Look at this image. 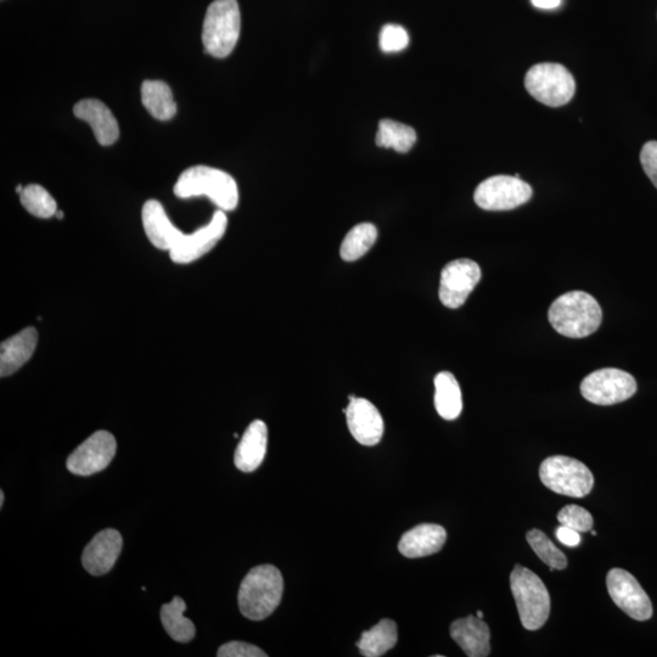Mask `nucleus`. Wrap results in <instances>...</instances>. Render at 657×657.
<instances>
[{"label": "nucleus", "instance_id": "aec40b11", "mask_svg": "<svg viewBox=\"0 0 657 657\" xmlns=\"http://www.w3.org/2000/svg\"><path fill=\"white\" fill-rule=\"evenodd\" d=\"M38 344V331L26 328L19 334L11 336L0 346V376L7 378L30 361Z\"/></svg>", "mask_w": 657, "mask_h": 657}, {"label": "nucleus", "instance_id": "393cba45", "mask_svg": "<svg viewBox=\"0 0 657 657\" xmlns=\"http://www.w3.org/2000/svg\"><path fill=\"white\" fill-rule=\"evenodd\" d=\"M380 148L393 149L406 154L417 143V133L412 127L392 120H381L375 139Z\"/></svg>", "mask_w": 657, "mask_h": 657}, {"label": "nucleus", "instance_id": "1a4fd4ad", "mask_svg": "<svg viewBox=\"0 0 657 657\" xmlns=\"http://www.w3.org/2000/svg\"><path fill=\"white\" fill-rule=\"evenodd\" d=\"M637 392L631 374L615 368L597 370L582 381L581 393L587 401L599 406H611L630 400Z\"/></svg>", "mask_w": 657, "mask_h": 657}, {"label": "nucleus", "instance_id": "72a5a7b5", "mask_svg": "<svg viewBox=\"0 0 657 657\" xmlns=\"http://www.w3.org/2000/svg\"><path fill=\"white\" fill-rule=\"evenodd\" d=\"M533 7L544 10H552L560 7L561 0H531Z\"/></svg>", "mask_w": 657, "mask_h": 657}, {"label": "nucleus", "instance_id": "e433bc0d", "mask_svg": "<svg viewBox=\"0 0 657 657\" xmlns=\"http://www.w3.org/2000/svg\"><path fill=\"white\" fill-rule=\"evenodd\" d=\"M22 190H24V188H22V185H18V187H16V193L21 194Z\"/></svg>", "mask_w": 657, "mask_h": 657}, {"label": "nucleus", "instance_id": "9d476101", "mask_svg": "<svg viewBox=\"0 0 657 657\" xmlns=\"http://www.w3.org/2000/svg\"><path fill=\"white\" fill-rule=\"evenodd\" d=\"M532 188L520 178L494 176L476 188V205L486 211H509L526 204L532 198Z\"/></svg>", "mask_w": 657, "mask_h": 657}, {"label": "nucleus", "instance_id": "c756f323", "mask_svg": "<svg viewBox=\"0 0 657 657\" xmlns=\"http://www.w3.org/2000/svg\"><path fill=\"white\" fill-rule=\"evenodd\" d=\"M408 44V32L402 26L390 24L381 28L379 46L384 53H400Z\"/></svg>", "mask_w": 657, "mask_h": 657}, {"label": "nucleus", "instance_id": "f257e3e1", "mask_svg": "<svg viewBox=\"0 0 657 657\" xmlns=\"http://www.w3.org/2000/svg\"><path fill=\"white\" fill-rule=\"evenodd\" d=\"M146 237L156 249L170 252L171 260L177 265H189L209 254L226 234L228 218L218 210L211 222L193 234H184L168 218L164 206L156 200L145 202L142 211Z\"/></svg>", "mask_w": 657, "mask_h": 657}, {"label": "nucleus", "instance_id": "ddd939ff", "mask_svg": "<svg viewBox=\"0 0 657 657\" xmlns=\"http://www.w3.org/2000/svg\"><path fill=\"white\" fill-rule=\"evenodd\" d=\"M481 279V269L475 261L462 258L449 262L443 268L440 282V300L448 308L457 310L468 300Z\"/></svg>", "mask_w": 657, "mask_h": 657}, {"label": "nucleus", "instance_id": "bb28decb", "mask_svg": "<svg viewBox=\"0 0 657 657\" xmlns=\"http://www.w3.org/2000/svg\"><path fill=\"white\" fill-rule=\"evenodd\" d=\"M22 206L31 213V215L48 219L56 215L58 206L52 195L47 192V189L38 184L27 185L20 194Z\"/></svg>", "mask_w": 657, "mask_h": 657}, {"label": "nucleus", "instance_id": "39448f33", "mask_svg": "<svg viewBox=\"0 0 657 657\" xmlns=\"http://www.w3.org/2000/svg\"><path fill=\"white\" fill-rule=\"evenodd\" d=\"M241 28L237 0H215L206 11L202 43L207 54L227 58L239 41Z\"/></svg>", "mask_w": 657, "mask_h": 657}, {"label": "nucleus", "instance_id": "a878e982", "mask_svg": "<svg viewBox=\"0 0 657 657\" xmlns=\"http://www.w3.org/2000/svg\"><path fill=\"white\" fill-rule=\"evenodd\" d=\"M378 240V229L372 223H361L352 228L342 241L340 255L346 262H355L372 249Z\"/></svg>", "mask_w": 657, "mask_h": 657}, {"label": "nucleus", "instance_id": "412c9836", "mask_svg": "<svg viewBox=\"0 0 657 657\" xmlns=\"http://www.w3.org/2000/svg\"><path fill=\"white\" fill-rule=\"evenodd\" d=\"M435 407L440 417L446 420L457 419L463 411V397L460 386L452 373L441 372L435 378Z\"/></svg>", "mask_w": 657, "mask_h": 657}, {"label": "nucleus", "instance_id": "9b49d317", "mask_svg": "<svg viewBox=\"0 0 657 657\" xmlns=\"http://www.w3.org/2000/svg\"><path fill=\"white\" fill-rule=\"evenodd\" d=\"M116 438L108 431H97L78 446L67 459L70 473L91 476L108 468L116 454Z\"/></svg>", "mask_w": 657, "mask_h": 657}, {"label": "nucleus", "instance_id": "7c9ffc66", "mask_svg": "<svg viewBox=\"0 0 657 657\" xmlns=\"http://www.w3.org/2000/svg\"><path fill=\"white\" fill-rule=\"evenodd\" d=\"M218 657H266L267 654L255 645L244 642H229L218 649Z\"/></svg>", "mask_w": 657, "mask_h": 657}, {"label": "nucleus", "instance_id": "f704fd0d", "mask_svg": "<svg viewBox=\"0 0 657 657\" xmlns=\"http://www.w3.org/2000/svg\"><path fill=\"white\" fill-rule=\"evenodd\" d=\"M4 499H5L4 492L0 491V508H3Z\"/></svg>", "mask_w": 657, "mask_h": 657}, {"label": "nucleus", "instance_id": "0eeeda50", "mask_svg": "<svg viewBox=\"0 0 657 657\" xmlns=\"http://www.w3.org/2000/svg\"><path fill=\"white\" fill-rule=\"evenodd\" d=\"M543 485L566 497L582 498L591 493L594 476L580 460L565 457H549L539 468Z\"/></svg>", "mask_w": 657, "mask_h": 657}, {"label": "nucleus", "instance_id": "5701e85b", "mask_svg": "<svg viewBox=\"0 0 657 657\" xmlns=\"http://www.w3.org/2000/svg\"><path fill=\"white\" fill-rule=\"evenodd\" d=\"M397 625L395 621L384 619L372 630L365 631L357 642L359 653L365 657H380L396 647Z\"/></svg>", "mask_w": 657, "mask_h": 657}, {"label": "nucleus", "instance_id": "20e7f679", "mask_svg": "<svg viewBox=\"0 0 657 657\" xmlns=\"http://www.w3.org/2000/svg\"><path fill=\"white\" fill-rule=\"evenodd\" d=\"M179 199L206 196L219 210L224 212L237 209L239 188L235 179L227 172L209 166H194L179 176L173 189Z\"/></svg>", "mask_w": 657, "mask_h": 657}, {"label": "nucleus", "instance_id": "6e6552de", "mask_svg": "<svg viewBox=\"0 0 657 657\" xmlns=\"http://www.w3.org/2000/svg\"><path fill=\"white\" fill-rule=\"evenodd\" d=\"M525 87L533 98L552 108L570 103L576 92L574 76L563 65L544 63L532 67Z\"/></svg>", "mask_w": 657, "mask_h": 657}, {"label": "nucleus", "instance_id": "f3484780", "mask_svg": "<svg viewBox=\"0 0 657 657\" xmlns=\"http://www.w3.org/2000/svg\"><path fill=\"white\" fill-rule=\"evenodd\" d=\"M268 446V428L265 421L255 420L247 426L235 451V466L243 473H252L265 460Z\"/></svg>", "mask_w": 657, "mask_h": 657}, {"label": "nucleus", "instance_id": "f03ea898", "mask_svg": "<svg viewBox=\"0 0 657 657\" xmlns=\"http://www.w3.org/2000/svg\"><path fill=\"white\" fill-rule=\"evenodd\" d=\"M548 318L559 334L566 338L582 339L599 329L603 311L592 295L583 291H571L552 303Z\"/></svg>", "mask_w": 657, "mask_h": 657}, {"label": "nucleus", "instance_id": "2f4dec72", "mask_svg": "<svg viewBox=\"0 0 657 657\" xmlns=\"http://www.w3.org/2000/svg\"><path fill=\"white\" fill-rule=\"evenodd\" d=\"M640 162L644 168L645 173L657 188V142L651 140L643 146L642 153H640Z\"/></svg>", "mask_w": 657, "mask_h": 657}, {"label": "nucleus", "instance_id": "c85d7f7f", "mask_svg": "<svg viewBox=\"0 0 657 657\" xmlns=\"http://www.w3.org/2000/svg\"><path fill=\"white\" fill-rule=\"evenodd\" d=\"M558 520L561 525L570 527L580 533L588 532L593 529L594 520L588 510L578 507V505H567L560 510Z\"/></svg>", "mask_w": 657, "mask_h": 657}, {"label": "nucleus", "instance_id": "f8f14e48", "mask_svg": "<svg viewBox=\"0 0 657 657\" xmlns=\"http://www.w3.org/2000/svg\"><path fill=\"white\" fill-rule=\"evenodd\" d=\"M612 600L632 619L648 621L653 616V604L642 586L630 572L612 569L606 577Z\"/></svg>", "mask_w": 657, "mask_h": 657}, {"label": "nucleus", "instance_id": "7ed1b4c3", "mask_svg": "<svg viewBox=\"0 0 657 657\" xmlns=\"http://www.w3.org/2000/svg\"><path fill=\"white\" fill-rule=\"evenodd\" d=\"M284 580L273 565L254 567L246 575L239 589L238 602L241 614L252 621L271 616L282 602Z\"/></svg>", "mask_w": 657, "mask_h": 657}, {"label": "nucleus", "instance_id": "4c0bfd02", "mask_svg": "<svg viewBox=\"0 0 657 657\" xmlns=\"http://www.w3.org/2000/svg\"><path fill=\"white\" fill-rule=\"evenodd\" d=\"M476 616L479 617V619H482V617H484V614H482V611H477Z\"/></svg>", "mask_w": 657, "mask_h": 657}, {"label": "nucleus", "instance_id": "c9c22d12", "mask_svg": "<svg viewBox=\"0 0 657 657\" xmlns=\"http://www.w3.org/2000/svg\"><path fill=\"white\" fill-rule=\"evenodd\" d=\"M55 217L59 218V219H63L64 218V213L58 210V212H56Z\"/></svg>", "mask_w": 657, "mask_h": 657}, {"label": "nucleus", "instance_id": "dca6fc26", "mask_svg": "<svg viewBox=\"0 0 657 657\" xmlns=\"http://www.w3.org/2000/svg\"><path fill=\"white\" fill-rule=\"evenodd\" d=\"M73 114L92 127L99 144L108 146L120 137L119 123L104 103L97 99H84L73 108Z\"/></svg>", "mask_w": 657, "mask_h": 657}, {"label": "nucleus", "instance_id": "6ab92c4d", "mask_svg": "<svg viewBox=\"0 0 657 657\" xmlns=\"http://www.w3.org/2000/svg\"><path fill=\"white\" fill-rule=\"evenodd\" d=\"M451 637L469 657H486L491 653L490 628L477 616L454 621Z\"/></svg>", "mask_w": 657, "mask_h": 657}, {"label": "nucleus", "instance_id": "473e14b6", "mask_svg": "<svg viewBox=\"0 0 657 657\" xmlns=\"http://www.w3.org/2000/svg\"><path fill=\"white\" fill-rule=\"evenodd\" d=\"M555 536H557L558 541L563 543L564 546L574 548L580 546L582 541L581 533L575 530L570 529V527L561 525L555 531Z\"/></svg>", "mask_w": 657, "mask_h": 657}, {"label": "nucleus", "instance_id": "b1692460", "mask_svg": "<svg viewBox=\"0 0 657 657\" xmlns=\"http://www.w3.org/2000/svg\"><path fill=\"white\" fill-rule=\"evenodd\" d=\"M187 604L181 597H174L171 603L161 608L162 625L173 640L178 643H189L195 637V626L192 621L184 617Z\"/></svg>", "mask_w": 657, "mask_h": 657}, {"label": "nucleus", "instance_id": "423d86ee", "mask_svg": "<svg viewBox=\"0 0 657 657\" xmlns=\"http://www.w3.org/2000/svg\"><path fill=\"white\" fill-rule=\"evenodd\" d=\"M510 587L522 626L526 630L537 631L546 625L550 614V595L541 578L526 567L516 565L511 572Z\"/></svg>", "mask_w": 657, "mask_h": 657}, {"label": "nucleus", "instance_id": "4468645a", "mask_svg": "<svg viewBox=\"0 0 657 657\" xmlns=\"http://www.w3.org/2000/svg\"><path fill=\"white\" fill-rule=\"evenodd\" d=\"M348 400L350 404L344 413L353 438L363 446L378 445L385 430L384 419L378 408L365 398L350 396Z\"/></svg>", "mask_w": 657, "mask_h": 657}, {"label": "nucleus", "instance_id": "a211bd4d", "mask_svg": "<svg viewBox=\"0 0 657 657\" xmlns=\"http://www.w3.org/2000/svg\"><path fill=\"white\" fill-rule=\"evenodd\" d=\"M447 532L436 524H421L404 533L398 550L409 559L429 557L445 546Z\"/></svg>", "mask_w": 657, "mask_h": 657}, {"label": "nucleus", "instance_id": "2eb2a0df", "mask_svg": "<svg viewBox=\"0 0 657 657\" xmlns=\"http://www.w3.org/2000/svg\"><path fill=\"white\" fill-rule=\"evenodd\" d=\"M122 544L123 539L119 531L108 529L99 532L84 549V569L93 576L108 574L120 557Z\"/></svg>", "mask_w": 657, "mask_h": 657}, {"label": "nucleus", "instance_id": "4be33fe9", "mask_svg": "<svg viewBox=\"0 0 657 657\" xmlns=\"http://www.w3.org/2000/svg\"><path fill=\"white\" fill-rule=\"evenodd\" d=\"M142 103L154 119L168 121L177 114V104L171 88L165 82L145 81L142 86Z\"/></svg>", "mask_w": 657, "mask_h": 657}, {"label": "nucleus", "instance_id": "cd10ccee", "mask_svg": "<svg viewBox=\"0 0 657 657\" xmlns=\"http://www.w3.org/2000/svg\"><path fill=\"white\" fill-rule=\"evenodd\" d=\"M527 542H529L533 552L538 555V558L543 561L544 564L549 566V569L554 570H565L567 567V559L565 554L555 546V544L550 541V539L544 535L542 531L531 530L527 533Z\"/></svg>", "mask_w": 657, "mask_h": 657}]
</instances>
